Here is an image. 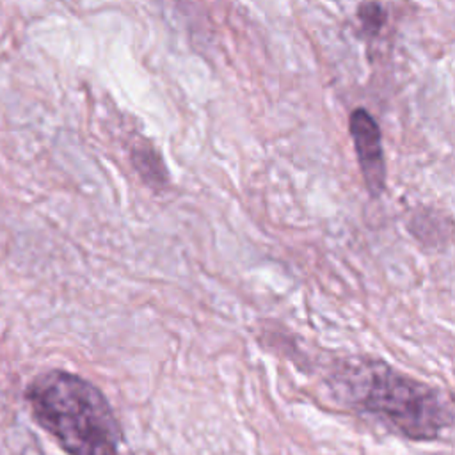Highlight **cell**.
<instances>
[{
  "instance_id": "1",
  "label": "cell",
  "mask_w": 455,
  "mask_h": 455,
  "mask_svg": "<svg viewBox=\"0 0 455 455\" xmlns=\"http://www.w3.org/2000/svg\"><path fill=\"white\" fill-rule=\"evenodd\" d=\"M339 398L414 441L437 439L453 412L443 393L373 357L348 359L334 373Z\"/></svg>"
},
{
  "instance_id": "2",
  "label": "cell",
  "mask_w": 455,
  "mask_h": 455,
  "mask_svg": "<svg viewBox=\"0 0 455 455\" xmlns=\"http://www.w3.org/2000/svg\"><path fill=\"white\" fill-rule=\"evenodd\" d=\"M25 398L37 425L68 455H119V425L92 382L66 370H48L30 380Z\"/></svg>"
},
{
  "instance_id": "3",
  "label": "cell",
  "mask_w": 455,
  "mask_h": 455,
  "mask_svg": "<svg viewBox=\"0 0 455 455\" xmlns=\"http://www.w3.org/2000/svg\"><path fill=\"white\" fill-rule=\"evenodd\" d=\"M348 132L368 194L380 196L386 188V160L377 121L366 108H355L348 119Z\"/></svg>"
},
{
  "instance_id": "4",
  "label": "cell",
  "mask_w": 455,
  "mask_h": 455,
  "mask_svg": "<svg viewBox=\"0 0 455 455\" xmlns=\"http://www.w3.org/2000/svg\"><path fill=\"white\" fill-rule=\"evenodd\" d=\"M357 14H359V20H361V25L363 28L368 32V34H377L382 27V23L386 21V12H384V7L377 2H370V4H361L359 9H357Z\"/></svg>"
}]
</instances>
